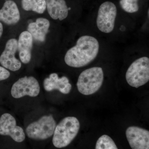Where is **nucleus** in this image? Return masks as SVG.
<instances>
[{
  "mask_svg": "<svg viewBox=\"0 0 149 149\" xmlns=\"http://www.w3.org/2000/svg\"><path fill=\"white\" fill-rule=\"evenodd\" d=\"M99 48L98 41L95 37L89 35L81 36L77 40L76 45L67 52L65 62L72 67L85 66L96 58Z\"/></svg>",
  "mask_w": 149,
  "mask_h": 149,
  "instance_id": "obj_1",
  "label": "nucleus"
},
{
  "mask_svg": "<svg viewBox=\"0 0 149 149\" xmlns=\"http://www.w3.org/2000/svg\"><path fill=\"white\" fill-rule=\"evenodd\" d=\"M80 128L79 120L74 116L65 118L56 125L52 142L58 148L68 146L77 136Z\"/></svg>",
  "mask_w": 149,
  "mask_h": 149,
  "instance_id": "obj_2",
  "label": "nucleus"
},
{
  "mask_svg": "<svg viewBox=\"0 0 149 149\" xmlns=\"http://www.w3.org/2000/svg\"><path fill=\"white\" fill-rule=\"evenodd\" d=\"M104 74L102 68L94 67L85 70L79 75L77 83L78 91L85 95L95 93L101 87Z\"/></svg>",
  "mask_w": 149,
  "mask_h": 149,
  "instance_id": "obj_3",
  "label": "nucleus"
},
{
  "mask_svg": "<svg viewBox=\"0 0 149 149\" xmlns=\"http://www.w3.org/2000/svg\"><path fill=\"white\" fill-rule=\"evenodd\" d=\"M127 83L131 87L138 88L149 80V58L144 56L136 59L130 65L125 74Z\"/></svg>",
  "mask_w": 149,
  "mask_h": 149,
  "instance_id": "obj_4",
  "label": "nucleus"
},
{
  "mask_svg": "<svg viewBox=\"0 0 149 149\" xmlns=\"http://www.w3.org/2000/svg\"><path fill=\"white\" fill-rule=\"evenodd\" d=\"M56 125L52 116H44L27 126L26 134L28 138L33 140H46L53 135Z\"/></svg>",
  "mask_w": 149,
  "mask_h": 149,
  "instance_id": "obj_5",
  "label": "nucleus"
},
{
  "mask_svg": "<svg viewBox=\"0 0 149 149\" xmlns=\"http://www.w3.org/2000/svg\"><path fill=\"white\" fill-rule=\"evenodd\" d=\"M117 14V8L113 3L106 1L102 3L99 8L97 18L99 30L105 33L112 32Z\"/></svg>",
  "mask_w": 149,
  "mask_h": 149,
  "instance_id": "obj_6",
  "label": "nucleus"
},
{
  "mask_svg": "<svg viewBox=\"0 0 149 149\" xmlns=\"http://www.w3.org/2000/svg\"><path fill=\"white\" fill-rule=\"evenodd\" d=\"M40 85L37 79L32 76L19 78L14 83L11 90V94L15 99L25 96L37 97L40 93Z\"/></svg>",
  "mask_w": 149,
  "mask_h": 149,
  "instance_id": "obj_7",
  "label": "nucleus"
},
{
  "mask_svg": "<svg viewBox=\"0 0 149 149\" xmlns=\"http://www.w3.org/2000/svg\"><path fill=\"white\" fill-rule=\"evenodd\" d=\"M0 135L10 136L17 143L23 142L25 139L24 130L17 125L15 118L8 113H4L0 117Z\"/></svg>",
  "mask_w": 149,
  "mask_h": 149,
  "instance_id": "obj_8",
  "label": "nucleus"
},
{
  "mask_svg": "<svg viewBox=\"0 0 149 149\" xmlns=\"http://www.w3.org/2000/svg\"><path fill=\"white\" fill-rule=\"evenodd\" d=\"M17 50V40L15 39L8 40L0 56V63L3 67L12 71H17L21 68V62L15 57Z\"/></svg>",
  "mask_w": 149,
  "mask_h": 149,
  "instance_id": "obj_9",
  "label": "nucleus"
},
{
  "mask_svg": "<svg viewBox=\"0 0 149 149\" xmlns=\"http://www.w3.org/2000/svg\"><path fill=\"white\" fill-rule=\"evenodd\" d=\"M125 134L132 149H149V130L137 126H130L126 129Z\"/></svg>",
  "mask_w": 149,
  "mask_h": 149,
  "instance_id": "obj_10",
  "label": "nucleus"
},
{
  "mask_svg": "<svg viewBox=\"0 0 149 149\" xmlns=\"http://www.w3.org/2000/svg\"><path fill=\"white\" fill-rule=\"evenodd\" d=\"M43 86L47 92L58 90L63 94H69L71 91L72 85L69 79L65 76L59 78L57 73H52L44 80Z\"/></svg>",
  "mask_w": 149,
  "mask_h": 149,
  "instance_id": "obj_11",
  "label": "nucleus"
},
{
  "mask_svg": "<svg viewBox=\"0 0 149 149\" xmlns=\"http://www.w3.org/2000/svg\"><path fill=\"white\" fill-rule=\"evenodd\" d=\"M33 39L28 31H24L19 35L17 41V49L19 58L23 63H29L32 57Z\"/></svg>",
  "mask_w": 149,
  "mask_h": 149,
  "instance_id": "obj_12",
  "label": "nucleus"
},
{
  "mask_svg": "<svg viewBox=\"0 0 149 149\" xmlns=\"http://www.w3.org/2000/svg\"><path fill=\"white\" fill-rule=\"evenodd\" d=\"M20 15L16 3L8 0L0 10V21L8 25L16 24L20 19Z\"/></svg>",
  "mask_w": 149,
  "mask_h": 149,
  "instance_id": "obj_13",
  "label": "nucleus"
},
{
  "mask_svg": "<svg viewBox=\"0 0 149 149\" xmlns=\"http://www.w3.org/2000/svg\"><path fill=\"white\" fill-rule=\"evenodd\" d=\"M50 25L49 21L47 19L40 17L37 18L35 22L29 23L27 27V31L32 35L33 40L39 42H43Z\"/></svg>",
  "mask_w": 149,
  "mask_h": 149,
  "instance_id": "obj_14",
  "label": "nucleus"
},
{
  "mask_svg": "<svg viewBox=\"0 0 149 149\" xmlns=\"http://www.w3.org/2000/svg\"><path fill=\"white\" fill-rule=\"evenodd\" d=\"M48 13L54 19L61 21L65 19L68 14V9L65 0H45Z\"/></svg>",
  "mask_w": 149,
  "mask_h": 149,
  "instance_id": "obj_15",
  "label": "nucleus"
},
{
  "mask_svg": "<svg viewBox=\"0 0 149 149\" xmlns=\"http://www.w3.org/2000/svg\"><path fill=\"white\" fill-rule=\"evenodd\" d=\"M21 4L24 10L39 14L44 13L47 8L45 0H22Z\"/></svg>",
  "mask_w": 149,
  "mask_h": 149,
  "instance_id": "obj_16",
  "label": "nucleus"
},
{
  "mask_svg": "<svg viewBox=\"0 0 149 149\" xmlns=\"http://www.w3.org/2000/svg\"><path fill=\"white\" fill-rule=\"evenodd\" d=\"M95 149H118L114 141L107 135L101 136L97 141Z\"/></svg>",
  "mask_w": 149,
  "mask_h": 149,
  "instance_id": "obj_17",
  "label": "nucleus"
},
{
  "mask_svg": "<svg viewBox=\"0 0 149 149\" xmlns=\"http://www.w3.org/2000/svg\"><path fill=\"white\" fill-rule=\"evenodd\" d=\"M139 0H120V4L123 9L128 13H134L139 10Z\"/></svg>",
  "mask_w": 149,
  "mask_h": 149,
  "instance_id": "obj_18",
  "label": "nucleus"
},
{
  "mask_svg": "<svg viewBox=\"0 0 149 149\" xmlns=\"http://www.w3.org/2000/svg\"><path fill=\"white\" fill-rule=\"evenodd\" d=\"M10 76V72L5 68L0 66V81L8 79Z\"/></svg>",
  "mask_w": 149,
  "mask_h": 149,
  "instance_id": "obj_19",
  "label": "nucleus"
},
{
  "mask_svg": "<svg viewBox=\"0 0 149 149\" xmlns=\"http://www.w3.org/2000/svg\"><path fill=\"white\" fill-rule=\"evenodd\" d=\"M3 32V24L0 22V38L1 37Z\"/></svg>",
  "mask_w": 149,
  "mask_h": 149,
  "instance_id": "obj_20",
  "label": "nucleus"
}]
</instances>
